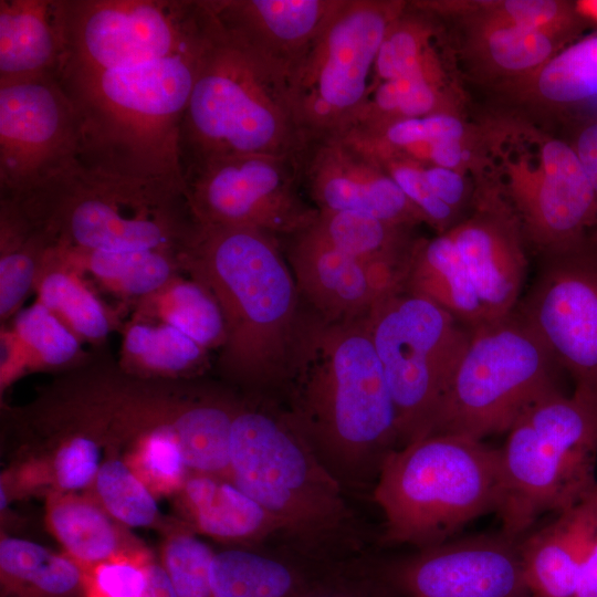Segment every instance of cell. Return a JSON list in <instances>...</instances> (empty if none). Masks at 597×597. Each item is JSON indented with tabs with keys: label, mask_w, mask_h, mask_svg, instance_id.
<instances>
[{
	"label": "cell",
	"mask_w": 597,
	"mask_h": 597,
	"mask_svg": "<svg viewBox=\"0 0 597 597\" xmlns=\"http://www.w3.org/2000/svg\"><path fill=\"white\" fill-rule=\"evenodd\" d=\"M287 238V256L300 295L327 321L364 318L385 295L404 287V271L352 256L311 227Z\"/></svg>",
	"instance_id": "obj_20"
},
{
	"label": "cell",
	"mask_w": 597,
	"mask_h": 597,
	"mask_svg": "<svg viewBox=\"0 0 597 597\" xmlns=\"http://www.w3.org/2000/svg\"><path fill=\"white\" fill-rule=\"evenodd\" d=\"M512 84L520 95L584 116V122L597 118V31L570 42L535 73Z\"/></svg>",
	"instance_id": "obj_25"
},
{
	"label": "cell",
	"mask_w": 597,
	"mask_h": 597,
	"mask_svg": "<svg viewBox=\"0 0 597 597\" xmlns=\"http://www.w3.org/2000/svg\"><path fill=\"white\" fill-rule=\"evenodd\" d=\"M78 118L59 76L0 84V193L21 196L76 160Z\"/></svg>",
	"instance_id": "obj_17"
},
{
	"label": "cell",
	"mask_w": 597,
	"mask_h": 597,
	"mask_svg": "<svg viewBox=\"0 0 597 597\" xmlns=\"http://www.w3.org/2000/svg\"><path fill=\"white\" fill-rule=\"evenodd\" d=\"M142 597H178L161 563L149 561Z\"/></svg>",
	"instance_id": "obj_50"
},
{
	"label": "cell",
	"mask_w": 597,
	"mask_h": 597,
	"mask_svg": "<svg viewBox=\"0 0 597 597\" xmlns=\"http://www.w3.org/2000/svg\"><path fill=\"white\" fill-rule=\"evenodd\" d=\"M205 49L124 69H63L59 80L78 118L76 163L112 176L185 182L179 130Z\"/></svg>",
	"instance_id": "obj_3"
},
{
	"label": "cell",
	"mask_w": 597,
	"mask_h": 597,
	"mask_svg": "<svg viewBox=\"0 0 597 597\" xmlns=\"http://www.w3.org/2000/svg\"><path fill=\"white\" fill-rule=\"evenodd\" d=\"M338 250L370 264L405 272L413 243L411 228L353 211H321L311 226Z\"/></svg>",
	"instance_id": "obj_35"
},
{
	"label": "cell",
	"mask_w": 597,
	"mask_h": 597,
	"mask_svg": "<svg viewBox=\"0 0 597 597\" xmlns=\"http://www.w3.org/2000/svg\"><path fill=\"white\" fill-rule=\"evenodd\" d=\"M438 113L459 114L453 87L421 74L402 75L370 87L350 124L336 136Z\"/></svg>",
	"instance_id": "obj_36"
},
{
	"label": "cell",
	"mask_w": 597,
	"mask_h": 597,
	"mask_svg": "<svg viewBox=\"0 0 597 597\" xmlns=\"http://www.w3.org/2000/svg\"><path fill=\"white\" fill-rule=\"evenodd\" d=\"M422 170L432 193L459 214L470 195L467 175L458 170L423 164Z\"/></svg>",
	"instance_id": "obj_47"
},
{
	"label": "cell",
	"mask_w": 597,
	"mask_h": 597,
	"mask_svg": "<svg viewBox=\"0 0 597 597\" xmlns=\"http://www.w3.org/2000/svg\"><path fill=\"white\" fill-rule=\"evenodd\" d=\"M519 314L575 387L597 390V237L545 255Z\"/></svg>",
	"instance_id": "obj_18"
},
{
	"label": "cell",
	"mask_w": 597,
	"mask_h": 597,
	"mask_svg": "<svg viewBox=\"0 0 597 597\" xmlns=\"http://www.w3.org/2000/svg\"><path fill=\"white\" fill-rule=\"evenodd\" d=\"M369 157L396 182L425 217L426 223L434 228L438 233L460 221L458 220L459 214L441 202L430 190L423 175L422 164L396 156Z\"/></svg>",
	"instance_id": "obj_44"
},
{
	"label": "cell",
	"mask_w": 597,
	"mask_h": 597,
	"mask_svg": "<svg viewBox=\"0 0 597 597\" xmlns=\"http://www.w3.org/2000/svg\"><path fill=\"white\" fill-rule=\"evenodd\" d=\"M34 290L49 308L82 342L101 344L115 326L114 316L84 276L64 262L53 245L46 251Z\"/></svg>",
	"instance_id": "obj_33"
},
{
	"label": "cell",
	"mask_w": 597,
	"mask_h": 597,
	"mask_svg": "<svg viewBox=\"0 0 597 597\" xmlns=\"http://www.w3.org/2000/svg\"><path fill=\"white\" fill-rule=\"evenodd\" d=\"M478 190L470 217L415 241L404 283L470 331L514 313L527 266L515 213L490 185L481 182Z\"/></svg>",
	"instance_id": "obj_8"
},
{
	"label": "cell",
	"mask_w": 597,
	"mask_h": 597,
	"mask_svg": "<svg viewBox=\"0 0 597 597\" xmlns=\"http://www.w3.org/2000/svg\"><path fill=\"white\" fill-rule=\"evenodd\" d=\"M365 321L395 405L400 448L427 436L471 332L405 287L385 295Z\"/></svg>",
	"instance_id": "obj_12"
},
{
	"label": "cell",
	"mask_w": 597,
	"mask_h": 597,
	"mask_svg": "<svg viewBox=\"0 0 597 597\" xmlns=\"http://www.w3.org/2000/svg\"><path fill=\"white\" fill-rule=\"evenodd\" d=\"M92 486L94 499L115 521L130 527L157 523L159 510L155 495L118 455L108 454L101 462Z\"/></svg>",
	"instance_id": "obj_40"
},
{
	"label": "cell",
	"mask_w": 597,
	"mask_h": 597,
	"mask_svg": "<svg viewBox=\"0 0 597 597\" xmlns=\"http://www.w3.org/2000/svg\"><path fill=\"white\" fill-rule=\"evenodd\" d=\"M470 332L427 436L507 432L533 404L562 390L559 364L520 314Z\"/></svg>",
	"instance_id": "obj_11"
},
{
	"label": "cell",
	"mask_w": 597,
	"mask_h": 597,
	"mask_svg": "<svg viewBox=\"0 0 597 597\" xmlns=\"http://www.w3.org/2000/svg\"><path fill=\"white\" fill-rule=\"evenodd\" d=\"M46 521L65 555L82 569L136 548L124 538L114 519L91 496L52 491L46 501Z\"/></svg>",
	"instance_id": "obj_28"
},
{
	"label": "cell",
	"mask_w": 597,
	"mask_h": 597,
	"mask_svg": "<svg viewBox=\"0 0 597 597\" xmlns=\"http://www.w3.org/2000/svg\"><path fill=\"white\" fill-rule=\"evenodd\" d=\"M179 494L190 525L203 535L244 544L281 537L279 522L227 476L190 472Z\"/></svg>",
	"instance_id": "obj_23"
},
{
	"label": "cell",
	"mask_w": 597,
	"mask_h": 597,
	"mask_svg": "<svg viewBox=\"0 0 597 597\" xmlns=\"http://www.w3.org/2000/svg\"><path fill=\"white\" fill-rule=\"evenodd\" d=\"M222 31L286 74L344 0H208Z\"/></svg>",
	"instance_id": "obj_21"
},
{
	"label": "cell",
	"mask_w": 597,
	"mask_h": 597,
	"mask_svg": "<svg viewBox=\"0 0 597 597\" xmlns=\"http://www.w3.org/2000/svg\"><path fill=\"white\" fill-rule=\"evenodd\" d=\"M471 13V46L484 66L513 82L530 76L569 44L564 38ZM575 41V40H574Z\"/></svg>",
	"instance_id": "obj_34"
},
{
	"label": "cell",
	"mask_w": 597,
	"mask_h": 597,
	"mask_svg": "<svg viewBox=\"0 0 597 597\" xmlns=\"http://www.w3.org/2000/svg\"><path fill=\"white\" fill-rule=\"evenodd\" d=\"M500 449L451 433L419 438L388 453L374 484L380 541L417 549L446 542L502 500Z\"/></svg>",
	"instance_id": "obj_7"
},
{
	"label": "cell",
	"mask_w": 597,
	"mask_h": 597,
	"mask_svg": "<svg viewBox=\"0 0 597 597\" xmlns=\"http://www.w3.org/2000/svg\"><path fill=\"white\" fill-rule=\"evenodd\" d=\"M583 535L580 501L521 541L528 589L536 597H575Z\"/></svg>",
	"instance_id": "obj_26"
},
{
	"label": "cell",
	"mask_w": 597,
	"mask_h": 597,
	"mask_svg": "<svg viewBox=\"0 0 597 597\" xmlns=\"http://www.w3.org/2000/svg\"><path fill=\"white\" fill-rule=\"evenodd\" d=\"M503 533L520 536L545 512H563L597 486V390L575 387L527 408L500 449Z\"/></svg>",
	"instance_id": "obj_9"
},
{
	"label": "cell",
	"mask_w": 597,
	"mask_h": 597,
	"mask_svg": "<svg viewBox=\"0 0 597 597\" xmlns=\"http://www.w3.org/2000/svg\"><path fill=\"white\" fill-rule=\"evenodd\" d=\"M580 503L583 535L575 597H597V486Z\"/></svg>",
	"instance_id": "obj_46"
},
{
	"label": "cell",
	"mask_w": 597,
	"mask_h": 597,
	"mask_svg": "<svg viewBox=\"0 0 597 597\" xmlns=\"http://www.w3.org/2000/svg\"><path fill=\"white\" fill-rule=\"evenodd\" d=\"M230 480L279 522L295 556L317 566L366 557V531L346 489L283 413L239 405Z\"/></svg>",
	"instance_id": "obj_4"
},
{
	"label": "cell",
	"mask_w": 597,
	"mask_h": 597,
	"mask_svg": "<svg viewBox=\"0 0 597 597\" xmlns=\"http://www.w3.org/2000/svg\"><path fill=\"white\" fill-rule=\"evenodd\" d=\"M406 1L344 0L286 71L295 121L307 140L342 134L364 104L376 56Z\"/></svg>",
	"instance_id": "obj_14"
},
{
	"label": "cell",
	"mask_w": 597,
	"mask_h": 597,
	"mask_svg": "<svg viewBox=\"0 0 597 597\" xmlns=\"http://www.w3.org/2000/svg\"><path fill=\"white\" fill-rule=\"evenodd\" d=\"M213 551L189 530L170 535L161 551V564L178 597H212L209 568Z\"/></svg>",
	"instance_id": "obj_42"
},
{
	"label": "cell",
	"mask_w": 597,
	"mask_h": 597,
	"mask_svg": "<svg viewBox=\"0 0 597 597\" xmlns=\"http://www.w3.org/2000/svg\"><path fill=\"white\" fill-rule=\"evenodd\" d=\"M239 405L217 396H178L174 427L190 472L230 479V444Z\"/></svg>",
	"instance_id": "obj_31"
},
{
	"label": "cell",
	"mask_w": 597,
	"mask_h": 597,
	"mask_svg": "<svg viewBox=\"0 0 597 597\" xmlns=\"http://www.w3.org/2000/svg\"><path fill=\"white\" fill-rule=\"evenodd\" d=\"M570 143L590 181L597 201V118L580 123Z\"/></svg>",
	"instance_id": "obj_49"
},
{
	"label": "cell",
	"mask_w": 597,
	"mask_h": 597,
	"mask_svg": "<svg viewBox=\"0 0 597 597\" xmlns=\"http://www.w3.org/2000/svg\"><path fill=\"white\" fill-rule=\"evenodd\" d=\"M150 559L136 547L83 569L84 597H142Z\"/></svg>",
	"instance_id": "obj_43"
},
{
	"label": "cell",
	"mask_w": 597,
	"mask_h": 597,
	"mask_svg": "<svg viewBox=\"0 0 597 597\" xmlns=\"http://www.w3.org/2000/svg\"><path fill=\"white\" fill-rule=\"evenodd\" d=\"M63 61L56 0H0V84L59 76Z\"/></svg>",
	"instance_id": "obj_22"
},
{
	"label": "cell",
	"mask_w": 597,
	"mask_h": 597,
	"mask_svg": "<svg viewBox=\"0 0 597 597\" xmlns=\"http://www.w3.org/2000/svg\"><path fill=\"white\" fill-rule=\"evenodd\" d=\"M61 259L108 292L136 303L181 270L179 256L161 251L111 252L53 245Z\"/></svg>",
	"instance_id": "obj_27"
},
{
	"label": "cell",
	"mask_w": 597,
	"mask_h": 597,
	"mask_svg": "<svg viewBox=\"0 0 597 597\" xmlns=\"http://www.w3.org/2000/svg\"><path fill=\"white\" fill-rule=\"evenodd\" d=\"M437 40L438 27L433 14L417 2H407L383 39L369 88L408 74H421L439 84L452 86Z\"/></svg>",
	"instance_id": "obj_30"
},
{
	"label": "cell",
	"mask_w": 597,
	"mask_h": 597,
	"mask_svg": "<svg viewBox=\"0 0 597 597\" xmlns=\"http://www.w3.org/2000/svg\"><path fill=\"white\" fill-rule=\"evenodd\" d=\"M184 181L201 224L290 237L311 227L318 214L302 196L298 157L219 158L191 170Z\"/></svg>",
	"instance_id": "obj_15"
},
{
	"label": "cell",
	"mask_w": 597,
	"mask_h": 597,
	"mask_svg": "<svg viewBox=\"0 0 597 597\" xmlns=\"http://www.w3.org/2000/svg\"><path fill=\"white\" fill-rule=\"evenodd\" d=\"M282 412L346 490L375 482L399 448L395 405L365 317L303 316Z\"/></svg>",
	"instance_id": "obj_1"
},
{
	"label": "cell",
	"mask_w": 597,
	"mask_h": 597,
	"mask_svg": "<svg viewBox=\"0 0 597 597\" xmlns=\"http://www.w3.org/2000/svg\"><path fill=\"white\" fill-rule=\"evenodd\" d=\"M577 13L587 23L597 27V0H578L574 2Z\"/></svg>",
	"instance_id": "obj_51"
},
{
	"label": "cell",
	"mask_w": 597,
	"mask_h": 597,
	"mask_svg": "<svg viewBox=\"0 0 597 597\" xmlns=\"http://www.w3.org/2000/svg\"><path fill=\"white\" fill-rule=\"evenodd\" d=\"M136 315L167 324L210 350L222 348L226 325L213 295L201 283L178 274L154 294L136 303Z\"/></svg>",
	"instance_id": "obj_37"
},
{
	"label": "cell",
	"mask_w": 597,
	"mask_h": 597,
	"mask_svg": "<svg viewBox=\"0 0 597 597\" xmlns=\"http://www.w3.org/2000/svg\"><path fill=\"white\" fill-rule=\"evenodd\" d=\"M363 567L396 597H528L521 541L478 536L390 559L364 557Z\"/></svg>",
	"instance_id": "obj_16"
},
{
	"label": "cell",
	"mask_w": 597,
	"mask_h": 597,
	"mask_svg": "<svg viewBox=\"0 0 597 597\" xmlns=\"http://www.w3.org/2000/svg\"><path fill=\"white\" fill-rule=\"evenodd\" d=\"M481 181L515 213L544 255L574 249L597 233V201L570 142L514 121L484 127Z\"/></svg>",
	"instance_id": "obj_10"
},
{
	"label": "cell",
	"mask_w": 597,
	"mask_h": 597,
	"mask_svg": "<svg viewBox=\"0 0 597 597\" xmlns=\"http://www.w3.org/2000/svg\"><path fill=\"white\" fill-rule=\"evenodd\" d=\"M56 4L64 44L61 71L124 69L197 53L217 24L208 0H56Z\"/></svg>",
	"instance_id": "obj_13"
},
{
	"label": "cell",
	"mask_w": 597,
	"mask_h": 597,
	"mask_svg": "<svg viewBox=\"0 0 597 597\" xmlns=\"http://www.w3.org/2000/svg\"><path fill=\"white\" fill-rule=\"evenodd\" d=\"M72 401L71 410L78 427L60 442L45 470V481L59 492H75L93 485L101 465L95 415L83 395Z\"/></svg>",
	"instance_id": "obj_39"
},
{
	"label": "cell",
	"mask_w": 597,
	"mask_h": 597,
	"mask_svg": "<svg viewBox=\"0 0 597 597\" xmlns=\"http://www.w3.org/2000/svg\"><path fill=\"white\" fill-rule=\"evenodd\" d=\"M9 198L59 247L180 256L200 227L185 182L106 175L76 160Z\"/></svg>",
	"instance_id": "obj_5"
},
{
	"label": "cell",
	"mask_w": 597,
	"mask_h": 597,
	"mask_svg": "<svg viewBox=\"0 0 597 597\" xmlns=\"http://www.w3.org/2000/svg\"><path fill=\"white\" fill-rule=\"evenodd\" d=\"M11 329L27 355L29 370L67 368L84 357L83 342L38 301L19 311Z\"/></svg>",
	"instance_id": "obj_38"
},
{
	"label": "cell",
	"mask_w": 597,
	"mask_h": 597,
	"mask_svg": "<svg viewBox=\"0 0 597 597\" xmlns=\"http://www.w3.org/2000/svg\"><path fill=\"white\" fill-rule=\"evenodd\" d=\"M297 597H396L358 561L323 566Z\"/></svg>",
	"instance_id": "obj_45"
},
{
	"label": "cell",
	"mask_w": 597,
	"mask_h": 597,
	"mask_svg": "<svg viewBox=\"0 0 597 597\" xmlns=\"http://www.w3.org/2000/svg\"><path fill=\"white\" fill-rule=\"evenodd\" d=\"M298 165L303 190L317 210L359 212L408 228L426 223L384 169L338 136L307 140Z\"/></svg>",
	"instance_id": "obj_19"
},
{
	"label": "cell",
	"mask_w": 597,
	"mask_h": 597,
	"mask_svg": "<svg viewBox=\"0 0 597 597\" xmlns=\"http://www.w3.org/2000/svg\"><path fill=\"white\" fill-rule=\"evenodd\" d=\"M1 389L8 387L17 378L29 370L27 355L10 328L1 329Z\"/></svg>",
	"instance_id": "obj_48"
},
{
	"label": "cell",
	"mask_w": 597,
	"mask_h": 597,
	"mask_svg": "<svg viewBox=\"0 0 597 597\" xmlns=\"http://www.w3.org/2000/svg\"><path fill=\"white\" fill-rule=\"evenodd\" d=\"M470 12L486 19L574 41L586 22L574 2L559 0H504L468 3Z\"/></svg>",
	"instance_id": "obj_41"
},
{
	"label": "cell",
	"mask_w": 597,
	"mask_h": 597,
	"mask_svg": "<svg viewBox=\"0 0 597 597\" xmlns=\"http://www.w3.org/2000/svg\"><path fill=\"white\" fill-rule=\"evenodd\" d=\"M82 567L67 555L22 538L0 542L1 597H74L83 591Z\"/></svg>",
	"instance_id": "obj_32"
},
{
	"label": "cell",
	"mask_w": 597,
	"mask_h": 597,
	"mask_svg": "<svg viewBox=\"0 0 597 597\" xmlns=\"http://www.w3.org/2000/svg\"><path fill=\"white\" fill-rule=\"evenodd\" d=\"M321 567L289 551L222 549L210 563L212 597H297Z\"/></svg>",
	"instance_id": "obj_24"
},
{
	"label": "cell",
	"mask_w": 597,
	"mask_h": 597,
	"mask_svg": "<svg viewBox=\"0 0 597 597\" xmlns=\"http://www.w3.org/2000/svg\"><path fill=\"white\" fill-rule=\"evenodd\" d=\"M207 354L175 327L135 314L123 332L119 366L140 379L180 378L199 373Z\"/></svg>",
	"instance_id": "obj_29"
},
{
	"label": "cell",
	"mask_w": 597,
	"mask_h": 597,
	"mask_svg": "<svg viewBox=\"0 0 597 597\" xmlns=\"http://www.w3.org/2000/svg\"><path fill=\"white\" fill-rule=\"evenodd\" d=\"M306 143L290 105L285 73L238 44L217 22L181 118L182 178L224 157H298Z\"/></svg>",
	"instance_id": "obj_6"
},
{
	"label": "cell",
	"mask_w": 597,
	"mask_h": 597,
	"mask_svg": "<svg viewBox=\"0 0 597 597\" xmlns=\"http://www.w3.org/2000/svg\"><path fill=\"white\" fill-rule=\"evenodd\" d=\"M277 243L259 230L200 223L179 256L181 270L208 289L222 312L221 370L252 389L285 386L303 321Z\"/></svg>",
	"instance_id": "obj_2"
}]
</instances>
